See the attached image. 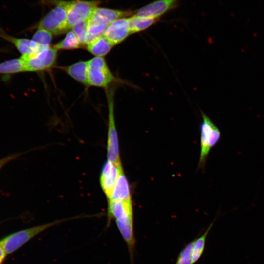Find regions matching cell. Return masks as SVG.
Returning <instances> with one entry per match:
<instances>
[{"label":"cell","instance_id":"1","mask_svg":"<svg viewBox=\"0 0 264 264\" xmlns=\"http://www.w3.org/2000/svg\"><path fill=\"white\" fill-rule=\"evenodd\" d=\"M115 219L117 227L126 243L131 263L134 259L135 239L133 230V211L132 201L110 200L108 201V222Z\"/></svg>","mask_w":264,"mask_h":264},{"label":"cell","instance_id":"2","mask_svg":"<svg viewBox=\"0 0 264 264\" xmlns=\"http://www.w3.org/2000/svg\"><path fill=\"white\" fill-rule=\"evenodd\" d=\"M53 3L55 7L40 20L37 27L56 35L67 30V16L70 1L54 0Z\"/></svg>","mask_w":264,"mask_h":264},{"label":"cell","instance_id":"3","mask_svg":"<svg viewBox=\"0 0 264 264\" xmlns=\"http://www.w3.org/2000/svg\"><path fill=\"white\" fill-rule=\"evenodd\" d=\"M73 219H63L18 231L0 241V244L7 254H10L44 230Z\"/></svg>","mask_w":264,"mask_h":264},{"label":"cell","instance_id":"4","mask_svg":"<svg viewBox=\"0 0 264 264\" xmlns=\"http://www.w3.org/2000/svg\"><path fill=\"white\" fill-rule=\"evenodd\" d=\"M115 90L111 88L107 91L108 104V129L107 138V160L117 166L121 165L117 131L114 114V96Z\"/></svg>","mask_w":264,"mask_h":264},{"label":"cell","instance_id":"5","mask_svg":"<svg viewBox=\"0 0 264 264\" xmlns=\"http://www.w3.org/2000/svg\"><path fill=\"white\" fill-rule=\"evenodd\" d=\"M87 78L88 85L101 87H107L116 79L102 57L88 61Z\"/></svg>","mask_w":264,"mask_h":264},{"label":"cell","instance_id":"6","mask_svg":"<svg viewBox=\"0 0 264 264\" xmlns=\"http://www.w3.org/2000/svg\"><path fill=\"white\" fill-rule=\"evenodd\" d=\"M57 50L54 47H42L35 53L22 55L26 72H36L44 70L51 67L57 58Z\"/></svg>","mask_w":264,"mask_h":264},{"label":"cell","instance_id":"7","mask_svg":"<svg viewBox=\"0 0 264 264\" xmlns=\"http://www.w3.org/2000/svg\"><path fill=\"white\" fill-rule=\"evenodd\" d=\"M100 3V0H97L70 1L67 11V30L80 22L88 20Z\"/></svg>","mask_w":264,"mask_h":264},{"label":"cell","instance_id":"8","mask_svg":"<svg viewBox=\"0 0 264 264\" xmlns=\"http://www.w3.org/2000/svg\"><path fill=\"white\" fill-rule=\"evenodd\" d=\"M202 115L200 165L204 163L211 148L217 143L221 135L220 131L211 120L203 112Z\"/></svg>","mask_w":264,"mask_h":264},{"label":"cell","instance_id":"9","mask_svg":"<svg viewBox=\"0 0 264 264\" xmlns=\"http://www.w3.org/2000/svg\"><path fill=\"white\" fill-rule=\"evenodd\" d=\"M122 165L117 166L108 160L104 164L100 176L101 187L109 200L111 197L120 171Z\"/></svg>","mask_w":264,"mask_h":264},{"label":"cell","instance_id":"10","mask_svg":"<svg viewBox=\"0 0 264 264\" xmlns=\"http://www.w3.org/2000/svg\"><path fill=\"white\" fill-rule=\"evenodd\" d=\"M180 0H157L140 8L135 15L142 17L158 19L176 6Z\"/></svg>","mask_w":264,"mask_h":264},{"label":"cell","instance_id":"11","mask_svg":"<svg viewBox=\"0 0 264 264\" xmlns=\"http://www.w3.org/2000/svg\"><path fill=\"white\" fill-rule=\"evenodd\" d=\"M130 34L129 18L124 17L111 22L105 30L104 36L115 45Z\"/></svg>","mask_w":264,"mask_h":264},{"label":"cell","instance_id":"12","mask_svg":"<svg viewBox=\"0 0 264 264\" xmlns=\"http://www.w3.org/2000/svg\"><path fill=\"white\" fill-rule=\"evenodd\" d=\"M0 37L12 44L22 55H31L39 51L43 46L33 40L13 37L0 28Z\"/></svg>","mask_w":264,"mask_h":264},{"label":"cell","instance_id":"13","mask_svg":"<svg viewBox=\"0 0 264 264\" xmlns=\"http://www.w3.org/2000/svg\"><path fill=\"white\" fill-rule=\"evenodd\" d=\"M132 13L133 12L132 11L114 10L98 7L90 18L109 25L114 21L131 16Z\"/></svg>","mask_w":264,"mask_h":264},{"label":"cell","instance_id":"14","mask_svg":"<svg viewBox=\"0 0 264 264\" xmlns=\"http://www.w3.org/2000/svg\"><path fill=\"white\" fill-rule=\"evenodd\" d=\"M131 196L129 185L122 169L119 175L110 199L108 200H130Z\"/></svg>","mask_w":264,"mask_h":264},{"label":"cell","instance_id":"15","mask_svg":"<svg viewBox=\"0 0 264 264\" xmlns=\"http://www.w3.org/2000/svg\"><path fill=\"white\" fill-rule=\"evenodd\" d=\"M113 46L103 35L87 44V49L96 57H103L107 54Z\"/></svg>","mask_w":264,"mask_h":264},{"label":"cell","instance_id":"16","mask_svg":"<svg viewBox=\"0 0 264 264\" xmlns=\"http://www.w3.org/2000/svg\"><path fill=\"white\" fill-rule=\"evenodd\" d=\"M88 61H79L66 68L68 74L75 80L88 85L87 71Z\"/></svg>","mask_w":264,"mask_h":264},{"label":"cell","instance_id":"17","mask_svg":"<svg viewBox=\"0 0 264 264\" xmlns=\"http://www.w3.org/2000/svg\"><path fill=\"white\" fill-rule=\"evenodd\" d=\"M158 19L142 17L136 15L129 18L131 34L143 31L154 24Z\"/></svg>","mask_w":264,"mask_h":264},{"label":"cell","instance_id":"18","mask_svg":"<svg viewBox=\"0 0 264 264\" xmlns=\"http://www.w3.org/2000/svg\"><path fill=\"white\" fill-rule=\"evenodd\" d=\"M22 72H26V69L21 57L0 63V74H11Z\"/></svg>","mask_w":264,"mask_h":264},{"label":"cell","instance_id":"19","mask_svg":"<svg viewBox=\"0 0 264 264\" xmlns=\"http://www.w3.org/2000/svg\"><path fill=\"white\" fill-rule=\"evenodd\" d=\"M212 226L213 223L210 224L201 236L194 240L192 253L193 264L198 261L202 256L205 249L207 236Z\"/></svg>","mask_w":264,"mask_h":264},{"label":"cell","instance_id":"20","mask_svg":"<svg viewBox=\"0 0 264 264\" xmlns=\"http://www.w3.org/2000/svg\"><path fill=\"white\" fill-rule=\"evenodd\" d=\"M81 43L74 33L72 31L68 32L65 37L53 47L57 50L64 49H74L78 48Z\"/></svg>","mask_w":264,"mask_h":264},{"label":"cell","instance_id":"21","mask_svg":"<svg viewBox=\"0 0 264 264\" xmlns=\"http://www.w3.org/2000/svg\"><path fill=\"white\" fill-rule=\"evenodd\" d=\"M52 39V34L45 29L38 28L32 40L43 47L49 46Z\"/></svg>","mask_w":264,"mask_h":264},{"label":"cell","instance_id":"22","mask_svg":"<svg viewBox=\"0 0 264 264\" xmlns=\"http://www.w3.org/2000/svg\"><path fill=\"white\" fill-rule=\"evenodd\" d=\"M88 20L80 22L75 24L72 28V31L76 35L81 44H86Z\"/></svg>","mask_w":264,"mask_h":264},{"label":"cell","instance_id":"23","mask_svg":"<svg viewBox=\"0 0 264 264\" xmlns=\"http://www.w3.org/2000/svg\"><path fill=\"white\" fill-rule=\"evenodd\" d=\"M193 242L194 240L180 251L175 264H193L192 257Z\"/></svg>","mask_w":264,"mask_h":264},{"label":"cell","instance_id":"24","mask_svg":"<svg viewBox=\"0 0 264 264\" xmlns=\"http://www.w3.org/2000/svg\"><path fill=\"white\" fill-rule=\"evenodd\" d=\"M20 154H17L8 155L0 159V170L8 162L12 161L20 156Z\"/></svg>","mask_w":264,"mask_h":264},{"label":"cell","instance_id":"25","mask_svg":"<svg viewBox=\"0 0 264 264\" xmlns=\"http://www.w3.org/2000/svg\"><path fill=\"white\" fill-rule=\"evenodd\" d=\"M6 253L0 244V264H1L5 259Z\"/></svg>","mask_w":264,"mask_h":264}]
</instances>
